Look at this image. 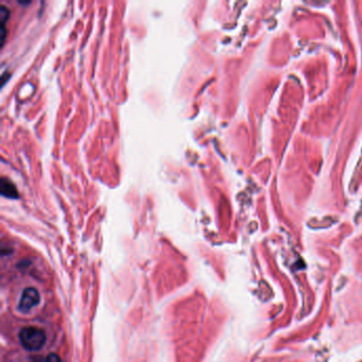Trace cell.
<instances>
[{
  "mask_svg": "<svg viewBox=\"0 0 362 362\" xmlns=\"http://www.w3.org/2000/svg\"><path fill=\"white\" fill-rule=\"evenodd\" d=\"M19 342L21 346L30 352H37L44 347L47 341L46 332L38 327H29L22 328L19 331Z\"/></svg>",
  "mask_w": 362,
  "mask_h": 362,
  "instance_id": "1",
  "label": "cell"
},
{
  "mask_svg": "<svg viewBox=\"0 0 362 362\" xmlns=\"http://www.w3.org/2000/svg\"><path fill=\"white\" fill-rule=\"evenodd\" d=\"M40 302V295L35 288L29 287L23 290L19 303V310L20 312H29L37 307Z\"/></svg>",
  "mask_w": 362,
  "mask_h": 362,
  "instance_id": "2",
  "label": "cell"
},
{
  "mask_svg": "<svg viewBox=\"0 0 362 362\" xmlns=\"http://www.w3.org/2000/svg\"><path fill=\"white\" fill-rule=\"evenodd\" d=\"M0 193L2 197L8 199L19 198V191H17L16 186L7 177H2L0 180Z\"/></svg>",
  "mask_w": 362,
  "mask_h": 362,
  "instance_id": "3",
  "label": "cell"
},
{
  "mask_svg": "<svg viewBox=\"0 0 362 362\" xmlns=\"http://www.w3.org/2000/svg\"><path fill=\"white\" fill-rule=\"evenodd\" d=\"M10 11L5 7L4 4H1V9H0V35H1V46L4 44V38H5V22L9 19Z\"/></svg>",
  "mask_w": 362,
  "mask_h": 362,
  "instance_id": "4",
  "label": "cell"
},
{
  "mask_svg": "<svg viewBox=\"0 0 362 362\" xmlns=\"http://www.w3.org/2000/svg\"><path fill=\"white\" fill-rule=\"evenodd\" d=\"M41 362H62V361H61V358L58 357L57 354H50L47 356L46 358L41 360Z\"/></svg>",
  "mask_w": 362,
  "mask_h": 362,
  "instance_id": "5",
  "label": "cell"
}]
</instances>
